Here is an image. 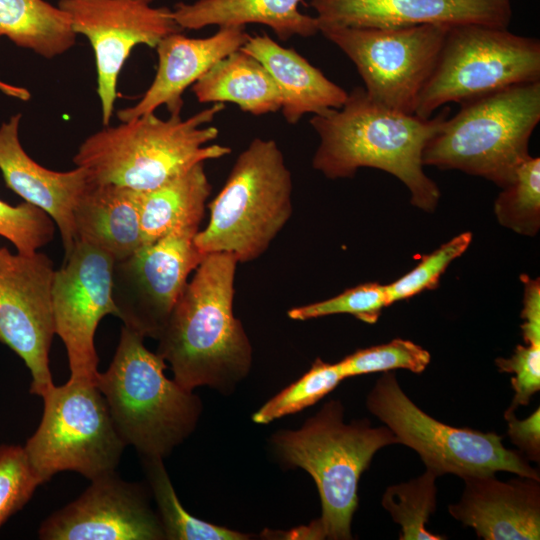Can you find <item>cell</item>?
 <instances>
[{"label": "cell", "mask_w": 540, "mask_h": 540, "mask_svg": "<svg viewBox=\"0 0 540 540\" xmlns=\"http://www.w3.org/2000/svg\"><path fill=\"white\" fill-rule=\"evenodd\" d=\"M237 264L231 254L206 255L157 339L156 353L186 390L209 386L231 393L249 373L252 346L233 313Z\"/></svg>", "instance_id": "1"}, {"label": "cell", "mask_w": 540, "mask_h": 540, "mask_svg": "<svg viewBox=\"0 0 540 540\" xmlns=\"http://www.w3.org/2000/svg\"><path fill=\"white\" fill-rule=\"evenodd\" d=\"M448 116L447 108L429 118L392 110L357 87L340 108L311 117L320 139L312 166L330 179L352 177L362 167L386 171L405 184L414 206L433 211L440 191L424 173L422 155Z\"/></svg>", "instance_id": "2"}, {"label": "cell", "mask_w": 540, "mask_h": 540, "mask_svg": "<svg viewBox=\"0 0 540 540\" xmlns=\"http://www.w3.org/2000/svg\"><path fill=\"white\" fill-rule=\"evenodd\" d=\"M224 108V103H213L186 119L170 115L164 120L150 113L107 125L82 142L73 162L90 183L152 190L198 163L231 153L228 146L207 145L218 137L210 123Z\"/></svg>", "instance_id": "3"}, {"label": "cell", "mask_w": 540, "mask_h": 540, "mask_svg": "<svg viewBox=\"0 0 540 540\" xmlns=\"http://www.w3.org/2000/svg\"><path fill=\"white\" fill-rule=\"evenodd\" d=\"M271 442L283 464L313 478L322 511L314 522L321 539L330 540L352 539L360 477L377 451L398 444L385 425L373 427L366 419L346 423L339 400L324 404L301 428L277 431Z\"/></svg>", "instance_id": "4"}, {"label": "cell", "mask_w": 540, "mask_h": 540, "mask_svg": "<svg viewBox=\"0 0 540 540\" xmlns=\"http://www.w3.org/2000/svg\"><path fill=\"white\" fill-rule=\"evenodd\" d=\"M166 368L144 337L123 325L108 369L97 376L119 435L141 457H167L194 431L201 414L199 397L166 377Z\"/></svg>", "instance_id": "5"}, {"label": "cell", "mask_w": 540, "mask_h": 540, "mask_svg": "<svg viewBox=\"0 0 540 540\" xmlns=\"http://www.w3.org/2000/svg\"><path fill=\"white\" fill-rule=\"evenodd\" d=\"M460 105L428 141L423 165L461 170L504 187L530 156L529 140L540 121V80Z\"/></svg>", "instance_id": "6"}, {"label": "cell", "mask_w": 540, "mask_h": 540, "mask_svg": "<svg viewBox=\"0 0 540 540\" xmlns=\"http://www.w3.org/2000/svg\"><path fill=\"white\" fill-rule=\"evenodd\" d=\"M292 190L291 172L277 143L254 138L208 205V224L194 238L197 249L205 256L231 254L238 263L256 260L290 219Z\"/></svg>", "instance_id": "7"}, {"label": "cell", "mask_w": 540, "mask_h": 540, "mask_svg": "<svg viewBox=\"0 0 540 540\" xmlns=\"http://www.w3.org/2000/svg\"><path fill=\"white\" fill-rule=\"evenodd\" d=\"M42 398L41 422L24 446L42 484L63 471L90 481L116 471L127 445L95 383L69 379Z\"/></svg>", "instance_id": "8"}, {"label": "cell", "mask_w": 540, "mask_h": 540, "mask_svg": "<svg viewBox=\"0 0 540 540\" xmlns=\"http://www.w3.org/2000/svg\"><path fill=\"white\" fill-rule=\"evenodd\" d=\"M540 80V42L507 28H449L415 115L429 118L447 103H464L516 84Z\"/></svg>", "instance_id": "9"}, {"label": "cell", "mask_w": 540, "mask_h": 540, "mask_svg": "<svg viewBox=\"0 0 540 540\" xmlns=\"http://www.w3.org/2000/svg\"><path fill=\"white\" fill-rule=\"evenodd\" d=\"M368 411L403 444L418 453L437 477L506 471L540 479L538 470L518 451L506 448L494 432L453 427L421 410L402 390L394 373L377 379L366 399Z\"/></svg>", "instance_id": "10"}, {"label": "cell", "mask_w": 540, "mask_h": 540, "mask_svg": "<svg viewBox=\"0 0 540 540\" xmlns=\"http://www.w3.org/2000/svg\"><path fill=\"white\" fill-rule=\"evenodd\" d=\"M449 28L321 27L319 32L354 63L367 95L392 110L415 114Z\"/></svg>", "instance_id": "11"}, {"label": "cell", "mask_w": 540, "mask_h": 540, "mask_svg": "<svg viewBox=\"0 0 540 540\" xmlns=\"http://www.w3.org/2000/svg\"><path fill=\"white\" fill-rule=\"evenodd\" d=\"M201 221L178 224L114 263L112 297L125 327L144 338L158 339L190 273L205 257L194 242Z\"/></svg>", "instance_id": "12"}, {"label": "cell", "mask_w": 540, "mask_h": 540, "mask_svg": "<svg viewBox=\"0 0 540 540\" xmlns=\"http://www.w3.org/2000/svg\"><path fill=\"white\" fill-rule=\"evenodd\" d=\"M154 0H60L75 34L90 42L96 63L97 94L103 125L111 120L117 84L132 49L155 48L166 36L180 32L172 10L152 6Z\"/></svg>", "instance_id": "13"}, {"label": "cell", "mask_w": 540, "mask_h": 540, "mask_svg": "<svg viewBox=\"0 0 540 540\" xmlns=\"http://www.w3.org/2000/svg\"><path fill=\"white\" fill-rule=\"evenodd\" d=\"M54 273L53 262L43 253L12 254L0 248V342L25 362L32 376L30 393L41 397L53 385Z\"/></svg>", "instance_id": "14"}, {"label": "cell", "mask_w": 540, "mask_h": 540, "mask_svg": "<svg viewBox=\"0 0 540 540\" xmlns=\"http://www.w3.org/2000/svg\"><path fill=\"white\" fill-rule=\"evenodd\" d=\"M114 259L102 250L77 241L55 270L52 304L55 333L62 339L68 357L70 378L95 383L99 358L94 345L103 317H119L112 297Z\"/></svg>", "instance_id": "15"}, {"label": "cell", "mask_w": 540, "mask_h": 540, "mask_svg": "<svg viewBox=\"0 0 540 540\" xmlns=\"http://www.w3.org/2000/svg\"><path fill=\"white\" fill-rule=\"evenodd\" d=\"M43 540H162L163 528L143 487L116 471L91 481L73 502L41 524Z\"/></svg>", "instance_id": "16"}, {"label": "cell", "mask_w": 540, "mask_h": 540, "mask_svg": "<svg viewBox=\"0 0 540 540\" xmlns=\"http://www.w3.org/2000/svg\"><path fill=\"white\" fill-rule=\"evenodd\" d=\"M309 5L319 29L467 24L507 28L512 17L510 0H310Z\"/></svg>", "instance_id": "17"}, {"label": "cell", "mask_w": 540, "mask_h": 540, "mask_svg": "<svg viewBox=\"0 0 540 540\" xmlns=\"http://www.w3.org/2000/svg\"><path fill=\"white\" fill-rule=\"evenodd\" d=\"M460 500L450 515L485 540L540 538V479L519 476L501 481L495 473L462 478Z\"/></svg>", "instance_id": "18"}, {"label": "cell", "mask_w": 540, "mask_h": 540, "mask_svg": "<svg viewBox=\"0 0 540 540\" xmlns=\"http://www.w3.org/2000/svg\"><path fill=\"white\" fill-rule=\"evenodd\" d=\"M249 37L245 27L235 26L219 27L205 38L186 37L180 32L166 36L155 47L158 66L151 85L135 105L118 111V118L130 121L163 105L170 115H181L185 90L224 57L239 50Z\"/></svg>", "instance_id": "19"}, {"label": "cell", "mask_w": 540, "mask_h": 540, "mask_svg": "<svg viewBox=\"0 0 540 540\" xmlns=\"http://www.w3.org/2000/svg\"><path fill=\"white\" fill-rule=\"evenodd\" d=\"M20 120L16 114L0 126V170L8 188L52 218L66 256L77 242L73 211L89 185L87 173L81 167L53 171L35 162L20 143Z\"/></svg>", "instance_id": "20"}, {"label": "cell", "mask_w": 540, "mask_h": 540, "mask_svg": "<svg viewBox=\"0 0 540 540\" xmlns=\"http://www.w3.org/2000/svg\"><path fill=\"white\" fill-rule=\"evenodd\" d=\"M270 73L281 96V111L288 124L306 114H321L340 108L348 93L329 80L296 50L285 48L266 33L250 36L241 47Z\"/></svg>", "instance_id": "21"}, {"label": "cell", "mask_w": 540, "mask_h": 540, "mask_svg": "<svg viewBox=\"0 0 540 540\" xmlns=\"http://www.w3.org/2000/svg\"><path fill=\"white\" fill-rule=\"evenodd\" d=\"M73 220L77 241L102 250L115 262L143 246L139 191L89 182L74 207Z\"/></svg>", "instance_id": "22"}, {"label": "cell", "mask_w": 540, "mask_h": 540, "mask_svg": "<svg viewBox=\"0 0 540 540\" xmlns=\"http://www.w3.org/2000/svg\"><path fill=\"white\" fill-rule=\"evenodd\" d=\"M301 0H196L175 4L172 14L181 29L207 26L245 27L262 24L286 41L293 36L311 37L319 32L315 16L300 12Z\"/></svg>", "instance_id": "23"}, {"label": "cell", "mask_w": 540, "mask_h": 540, "mask_svg": "<svg viewBox=\"0 0 540 540\" xmlns=\"http://www.w3.org/2000/svg\"><path fill=\"white\" fill-rule=\"evenodd\" d=\"M200 103H234L261 116L281 109L282 96L267 69L253 56L236 50L192 85Z\"/></svg>", "instance_id": "24"}, {"label": "cell", "mask_w": 540, "mask_h": 540, "mask_svg": "<svg viewBox=\"0 0 540 540\" xmlns=\"http://www.w3.org/2000/svg\"><path fill=\"white\" fill-rule=\"evenodd\" d=\"M211 185L198 163L148 191H139L140 225L143 246L163 237L178 224L202 219Z\"/></svg>", "instance_id": "25"}, {"label": "cell", "mask_w": 540, "mask_h": 540, "mask_svg": "<svg viewBox=\"0 0 540 540\" xmlns=\"http://www.w3.org/2000/svg\"><path fill=\"white\" fill-rule=\"evenodd\" d=\"M0 35L47 59L76 42L67 13L45 0H0Z\"/></svg>", "instance_id": "26"}, {"label": "cell", "mask_w": 540, "mask_h": 540, "mask_svg": "<svg viewBox=\"0 0 540 540\" xmlns=\"http://www.w3.org/2000/svg\"><path fill=\"white\" fill-rule=\"evenodd\" d=\"M168 540H245L249 535L192 516L180 503L162 458L141 457Z\"/></svg>", "instance_id": "27"}, {"label": "cell", "mask_w": 540, "mask_h": 540, "mask_svg": "<svg viewBox=\"0 0 540 540\" xmlns=\"http://www.w3.org/2000/svg\"><path fill=\"white\" fill-rule=\"evenodd\" d=\"M437 476L426 470L408 482L389 486L382 496V507L400 525V540H442L445 537L426 529L436 510Z\"/></svg>", "instance_id": "28"}, {"label": "cell", "mask_w": 540, "mask_h": 540, "mask_svg": "<svg viewBox=\"0 0 540 540\" xmlns=\"http://www.w3.org/2000/svg\"><path fill=\"white\" fill-rule=\"evenodd\" d=\"M495 200V214L503 226L535 235L540 225V158L529 156L515 170Z\"/></svg>", "instance_id": "29"}, {"label": "cell", "mask_w": 540, "mask_h": 540, "mask_svg": "<svg viewBox=\"0 0 540 540\" xmlns=\"http://www.w3.org/2000/svg\"><path fill=\"white\" fill-rule=\"evenodd\" d=\"M344 380L336 363L317 358L298 380L269 399L252 416L257 424H268L314 405Z\"/></svg>", "instance_id": "30"}, {"label": "cell", "mask_w": 540, "mask_h": 540, "mask_svg": "<svg viewBox=\"0 0 540 540\" xmlns=\"http://www.w3.org/2000/svg\"><path fill=\"white\" fill-rule=\"evenodd\" d=\"M430 359V353L421 346L397 338L385 344L359 349L336 364L345 379L394 369L421 373L426 369Z\"/></svg>", "instance_id": "31"}, {"label": "cell", "mask_w": 540, "mask_h": 540, "mask_svg": "<svg viewBox=\"0 0 540 540\" xmlns=\"http://www.w3.org/2000/svg\"><path fill=\"white\" fill-rule=\"evenodd\" d=\"M389 305L386 285L365 283L327 300L293 307L287 315L292 320L305 321L334 314H350L373 324L377 322L382 309Z\"/></svg>", "instance_id": "32"}, {"label": "cell", "mask_w": 540, "mask_h": 540, "mask_svg": "<svg viewBox=\"0 0 540 540\" xmlns=\"http://www.w3.org/2000/svg\"><path fill=\"white\" fill-rule=\"evenodd\" d=\"M55 223L40 208L24 202L13 206L0 199V236L20 254H33L54 237Z\"/></svg>", "instance_id": "33"}, {"label": "cell", "mask_w": 540, "mask_h": 540, "mask_svg": "<svg viewBox=\"0 0 540 540\" xmlns=\"http://www.w3.org/2000/svg\"><path fill=\"white\" fill-rule=\"evenodd\" d=\"M471 241L470 232L461 233L431 254L424 256L420 263L406 275L386 285L390 305L410 298L423 290L436 287L448 265L467 250Z\"/></svg>", "instance_id": "34"}, {"label": "cell", "mask_w": 540, "mask_h": 540, "mask_svg": "<svg viewBox=\"0 0 540 540\" xmlns=\"http://www.w3.org/2000/svg\"><path fill=\"white\" fill-rule=\"evenodd\" d=\"M40 484L24 447L0 445V528L27 504Z\"/></svg>", "instance_id": "35"}, {"label": "cell", "mask_w": 540, "mask_h": 540, "mask_svg": "<svg viewBox=\"0 0 540 540\" xmlns=\"http://www.w3.org/2000/svg\"><path fill=\"white\" fill-rule=\"evenodd\" d=\"M495 364L501 372L511 373L514 396L507 410L529 404L540 390V343L517 345L509 358H497Z\"/></svg>", "instance_id": "36"}, {"label": "cell", "mask_w": 540, "mask_h": 540, "mask_svg": "<svg viewBox=\"0 0 540 540\" xmlns=\"http://www.w3.org/2000/svg\"><path fill=\"white\" fill-rule=\"evenodd\" d=\"M508 425V436L520 453L534 462L540 460V409L537 408L527 418L519 420L515 411L504 413Z\"/></svg>", "instance_id": "37"}, {"label": "cell", "mask_w": 540, "mask_h": 540, "mask_svg": "<svg viewBox=\"0 0 540 540\" xmlns=\"http://www.w3.org/2000/svg\"><path fill=\"white\" fill-rule=\"evenodd\" d=\"M524 305L521 313L523 339L526 344L540 343V283L539 279L523 276Z\"/></svg>", "instance_id": "38"}, {"label": "cell", "mask_w": 540, "mask_h": 540, "mask_svg": "<svg viewBox=\"0 0 540 540\" xmlns=\"http://www.w3.org/2000/svg\"><path fill=\"white\" fill-rule=\"evenodd\" d=\"M0 91L7 96L17 98L23 101L30 99V92L22 87L14 86L0 81Z\"/></svg>", "instance_id": "39"}, {"label": "cell", "mask_w": 540, "mask_h": 540, "mask_svg": "<svg viewBox=\"0 0 540 540\" xmlns=\"http://www.w3.org/2000/svg\"><path fill=\"white\" fill-rule=\"evenodd\" d=\"M1 36V35H0Z\"/></svg>", "instance_id": "40"}]
</instances>
